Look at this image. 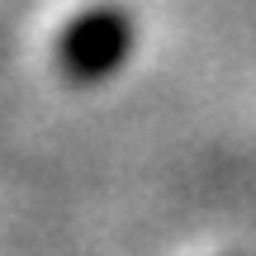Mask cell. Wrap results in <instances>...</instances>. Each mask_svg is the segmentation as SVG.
<instances>
[{"label": "cell", "mask_w": 256, "mask_h": 256, "mask_svg": "<svg viewBox=\"0 0 256 256\" xmlns=\"http://www.w3.org/2000/svg\"><path fill=\"white\" fill-rule=\"evenodd\" d=\"M133 14L124 5H90L57 34V72L72 86H100L128 62L133 52Z\"/></svg>", "instance_id": "cell-1"}]
</instances>
